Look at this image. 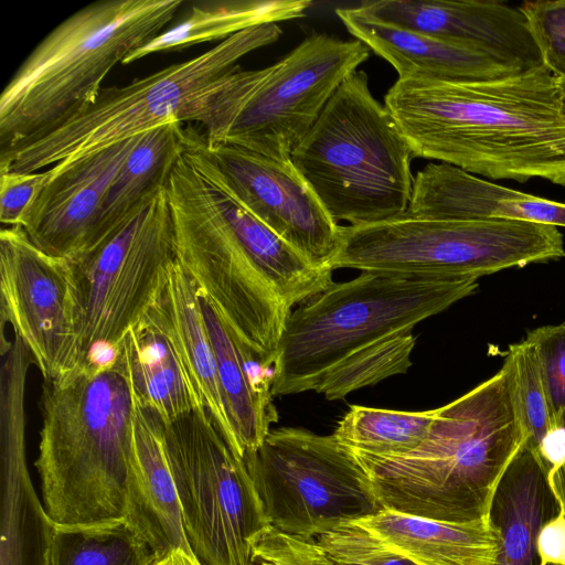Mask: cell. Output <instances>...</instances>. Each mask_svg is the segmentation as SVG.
I'll return each mask as SVG.
<instances>
[{"label": "cell", "mask_w": 565, "mask_h": 565, "mask_svg": "<svg viewBox=\"0 0 565 565\" xmlns=\"http://www.w3.org/2000/svg\"><path fill=\"white\" fill-rule=\"evenodd\" d=\"M385 106L414 157L492 180L565 185V116L544 66L503 78H397Z\"/></svg>", "instance_id": "2"}, {"label": "cell", "mask_w": 565, "mask_h": 565, "mask_svg": "<svg viewBox=\"0 0 565 565\" xmlns=\"http://www.w3.org/2000/svg\"><path fill=\"white\" fill-rule=\"evenodd\" d=\"M182 0H104L76 11L30 53L0 96V156L92 106L109 71L163 32Z\"/></svg>", "instance_id": "5"}, {"label": "cell", "mask_w": 565, "mask_h": 565, "mask_svg": "<svg viewBox=\"0 0 565 565\" xmlns=\"http://www.w3.org/2000/svg\"><path fill=\"white\" fill-rule=\"evenodd\" d=\"M335 13L356 40L395 68L398 78L473 82L524 72L488 53L367 18L355 7Z\"/></svg>", "instance_id": "20"}, {"label": "cell", "mask_w": 565, "mask_h": 565, "mask_svg": "<svg viewBox=\"0 0 565 565\" xmlns=\"http://www.w3.org/2000/svg\"><path fill=\"white\" fill-rule=\"evenodd\" d=\"M185 151L245 253L288 308L301 305L332 282V269L313 264L280 238L232 193L210 157L204 137L188 132Z\"/></svg>", "instance_id": "18"}, {"label": "cell", "mask_w": 565, "mask_h": 565, "mask_svg": "<svg viewBox=\"0 0 565 565\" xmlns=\"http://www.w3.org/2000/svg\"><path fill=\"white\" fill-rule=\"evenodd\" d=\"M511 373L438 407L426 438L396 456L353 454L385 510L450 523L488 518L495 488L523 445Z\"/></svg>", "instance_id": "3"}, {"label": "cell", "mask_w": 565, "mask_h": 565, "mask_svg": "<svg viewBox=\"0 0 565 565\" xmlns=\"http://www.w3.org/2000/svg\"><path fill=\"white\" fill-rule=\"evenodd\" d=\"M355 8L367 18L488 53L524 72L543 65L520 7L494 0H379Z\"/></svg>", "instance_id": "17"}, {"label": "cell", "mask_w": 565, "mask_h": 565, "mask_svg": "<svg viewBox=\"0 0 565 565\" xmlns=\"http://www.w3.org/2000/svg\"><path fill=\"white\" fill-rule=\"evenodd\" d=\"M158 565H160L159 562H158Z\"/></svg>", "instance_id": "41"}, {"label": "cell", "mask_w": 565, "mask_h": 565, "mask_svg": "<svg viewBox=\"0 0 565 565\" xmlns=\"http://www.w3.org/2000/svg\"><path fill=\"white\" fill-rule=\"evenodd\" d=\"M370 56L359 40L312 33L260 70L238 66L202 92L179 121H196L209 147L232 143L290 159L342 82Z\"/></svg>", "instance_id": "6"}, {"label": "cell", "mask_w": 565, "mask_h": 565, "mask_svg": "<svg viewBox=\"0 0 565 565\" xmlns=\"http://www.w3.org/2000/svg\"><path fill=\"white\" fill-rule=\"evenodd\" d=\"M536 349L550 401L559 426L565 414V321L526 333Z\"/></svg>", "instance_id": "35"}, {"label": "cell", "mask_w": 565, "mask_h": 565, "mask_svg": "<svg viewBox=\"0 0 565 565\" xmlns=\"http://www.w3.org/2000/svg\"><path fill=\"white\" fill-rule=\"evenodd\" d=\"M150 316L167 333L201 405L236 456L243 459L218 382L215 354L193 281L175 262Z\"/></svg>", "instance_id": "22"}, {"label": "cell", "mask_w": 565, "mask_h": 565, "mask_svg": "<svg viewBox=\"0 0 565 565\" xmlns=\"http://www.w3.org/2000/svg\"><path fill=\"white\" fill-rule=\"evenodd\" d=\"M177 262L236 340L273 370L291 312L252 263L185 151L167 185Z\"/></svg>", "instance_id": "9"}, {"label": "cell", "mask_w": 565, "mask_h": 565, "mask_svg": "<svg viewBox=\"0 0 565 565\" xmlns=\"http://www.w3.org/2000/svg\"><path fill=\"white\" fill-rule=\"evenodd\" d=\"M205 146L228 189L253 215L313 264L330 268L341 225L291 159L267 157L232 143Z\"/></svg>", "instance_id": "15"}, {"label": "cell", "mask_w": 565, "mask_h": 565, "mask_svg": "<svg viewBox=\"0 0 565 565\" xmlns=\"http://www.w3.org/2000/svg\"><path fill=\"white\" fill-rule=\"evenodd\" d=\"M478 289L477 278L363 271L291 311L271 370L274 396L313 391L328 401L405 374L414 328Z\"/></svg>", "instance_id": "1"}, {"label": "cell", "mask_w": 565, "mask_h": 565, "mask_svg": "<svg viewBox=\"0 0 565 565\" xmlns=\"http://www.w3.org/2000/svg\"><path fill=\"white\" fill-rule=\"evenodd\" d=\"M70 262L84 364L115 355L122 338L159 302L177 262L167 188L99 246Z\"/></svg>", "instance_id": "13"}, {"label": "cell", "mask_w": 565, "mask_h": 565, "mask_svg": "<svg viewBox=\"0 0 565 565\" xmlns=\"http://www.w3.org/2000/svg\"><path fill=\"white\" fill-rule=\"evenodd\" d=\"M557 79V86H558V90H559V96H561V107H562V111L565 116V78L563 79Z\"/></svg>", "instance_id": "40"}, {"label": "cell", "mask_w": 565, "mask_h": 565, "mask_svg": "<svg viewBox=\"0 0 565 565\" xmlns=\"http://www.w3.org/2000/svg\"><path fill=\"white\" fill-rule=\"evenodd\" d=\"M2 323L28 347L44 381L84 364L82 312L72 264L40 249L21 226L0 232Z\"/></svg>", "instance_id": "14"}, {"label": "cell", "mask_w": 565, "mask_h": 565, "mask_svg": "<svg viewBox=\"0 0 565 565\" xmlns=\"http://www.w3.org/2000/svg\"><path fill=\"white\" fill-rule=\"evenodd\" d=\"M413 151L355 71L334 92L290 159L329 215L365 225L407 213Z\"/></svg>", "instance_id": "7"}, {"label": "cell", "mask_w": 565, "mask_h": 565, "mask_svg": "<svg viewBox=\"0 0 565 565\" xmlns=\"http://www.w3.org/2000/svg\"><path fill=\"white\" fill-rule=\"evenodd\" d=\"M114 361L134 394L164 424L203 407L172 342L150 316L122 338Z\"/></svg>", "instance_id": "26"}, {"label": "cell", "mask_w": 565, "mask_h": 565, "mask_svg": "<svg viewBox=\"0 0 565 565\" xmlns=\"http://www.w3.org/2000/svg\"><path fill=\"white\" fill-rule=\"evenodd\" d=\"M184 534L201 565H250L271 526L245 462L204 407L164 424Z\"/></svg>", "instance_id": "11"}, {"label": "cell", "mask_w": 565, "mask_h": 565, "mask_svg": "<svg viewBox=\"0 0 565 565\" xmlns=\"http://www.w3.org/2000/svg\"><path fill=\"white\" fill-rule=\"evenodd\" d=\"M49 178L43 172H0V221L21 226L25 212Z\"/></svg>", "instance_id": "36"}, {"label": "cell", "mask_w": 565, "mask_h": 565, "mask_svg": "<svg viewBox=\"0 0 565 565\" xmlns=\"http://www.w3.org/2000/svg\"><path fill=\"white\" fill-rule=\"evenodd\" d=\"M160 565H201L198 559L182 550H175L159 561Z\"/></svg>", "instance_id": "38"}, {"label": "cell", "mask_w": 565, "mask_h": 565, "mask_svg": "<svg viewBox=\"0 0 565 565\" xmlns=\"http://www.w3.org/2000/svg\"><path fill=\"white\" fill-rule=\"evenodd\" d=\"M565 257L556 226L505 217L448 220L408 213L340 227L332 270L477 278Z\"/></svg>", "instance_id": "8"}, {"label": "cell", "mask_w": 565, "mask_h": 565, "mask_svg": "<svg viewBox=\"0 0 565 565\" xmlns=\"http://www.w3.org/2000/svg\"><path fill=\"white\" fill-rule=\"evenodd\" d=\"M250 565H338L315 537L266 532L252 552Z\"/></svg>", "instance_id": "34"}, {"label": "cell", "mask_w": 565, "mask_h": 565, "mask_svg": "<svg viewBox=\"0 0 565 565\" xmlns=\"http://www.w3.org/2000/svg\"><path fill=\"white\" fill-rule=\"evenodd\" d=\"M338 565H415L355 522L317 537Z\"/></svg>", "instance_id": "32"}, {"label": "cell", "mask_w": 565, "mask_h": 565, "mask_svg": "<svg viewBox=\"0 0 565 565\" xmlns=\"http://www.w3.org/2000/svg\"><path fill=\"white\" fill-rule=\"evenodd\" d=\"M199 297L225 409L244 459L263 444L271 424L277 422L271 373L236 340L215 309Z\"/></svg>", "instance_id": "25"}, {"label": "cell", "mask_w": 565, "mask_h": 565, "mask_svg": "<svg viewBox=\"0 0 565 565\" xmlns=\"http://www.w3.org/2000/svg\"><path fill=\"white\" fill-rule=\"evenodd\" d=\"M243 460L277 531L316 539L383 509L366 471L333 434L270 429Z\"/></svg>", "instance_id": "12"}, {"label": "cell", "mask_w": 565, "mask_h": 565, "mask_svg": "<svg viewBox=\"0 0 565 565\" xmlns=\"http://www.w3.org/2000/svg\"><path fill=\"white\" fill-rule=\"evenodd\" d=\"M559 490L548 482L541 455L525 443L503 472L492 498L489 520L500 531L498 565H540L536 537L559 511Z\"/></svg>", "instance_id": "23"}, {"label": "cell", "mask_w": 565, "mask_h": 565, "mask_svg": "<svg viewBox=\"0 0 565 565\" xmlns=\"http://www.w3.org/2000/svg\"><path fill=\"white\" fill-rule=\"evenodd\" d=\"M141 135L49 169L21 224L40 249L68 260L90 249L105 194Z\"/></svg>", "instance_id": "16"}, {"label": "cell", "mask_w": 565, "mask_h": 565, "mask_svg": "<svg viewBox=\"0 0 565 565\" xmlns=\"http://www.w3.org/2000/svg\"><path fill=\"white\" fill-rule=\"evenodd\" d=\"M543 65L565 78V0L525 1L520 6Z\"/></svg>", "instance_id": "33"}, {"label": "cell", "mask_w": 565, "mask_h": 565, "mask_svg": "<svg viewBox=\"0 0 565 565\" xmlns=\"http://www.w3.org/2000/svg\"><path fill=\"white\" fill-rule=\"evenodd\" d=\"M181 124L170 119L141 135L105 194L89 250L167 188L188 138Z\"/></svg>", "instance_id": "27"}, {"label": "cell", "mask_w": 565, "mask_h": 565, "mask_svg": "<svg viewBox=\"0 0 565 565\" xmlns=\"http://www.w3.org/2000/svg\"><path fill=\"white\" fill-rule=\"evenodd\" d=\"M49 525V565H157L161 559L129 518Z\"/></svg>", "instance_id": "29"}, {"label": "cell", "mask_w": 565, "mask_h": 565, "mask_svg": "<svg viewBox=\"0 0 565 565\" xmlns=\"http://www.w3.org/2000/svg\"><path fill=\"white\" fill-rule=\"evenodd\" d=\"M355 523L415 565H498L501 534L489 516L450 523L382 509Z\"/></svg>", "instance_id": "24"}, {"label": "cell", "mask_w": 565, "mask_h": 565, "mask_svg": "<svg viewBox=\"0 0 565 565\" xmlns=\"http://www.w3.org/2000/svg\"><path fill=\"white\" fill-rule=\"evenodd\" d=\"M504 362L511 373L524 443L539 452L543 440L561 426L550 401L536 349L524 339L509 347Z\"/></svg>", "instance_id": "31"}, {"label": "cell", "mask_w": 565, "mask_h": 565, "mask_svg": "<svg viewBox=\"0 0 565 565\" xmlns=\"http://www.w3.org/2000/svg\"><path fill=\"white\" fill-rule=\"evenodd\" d=\"M129 436V520L160 558L175 550L192 554L169 462L166 426L134 394Z\"/></svg>", "instance_id": "19"}, {"label": "cell", "mask_w": 565, "mask_h": 565, "mask_svg": "<svg viewBox=\"0 0 565 565\" xmlns=\"http://www.w3.org/2000/svg\"><path fill=\"white\" fill-rule=\"evenodd\" d=\"M157 565H158V563H157Z\"/></svg>", "instance_id": "42"}, {"label": "cell", "mask_w": 565, "mask_h": 565, "mask_svg": "<svg viewBox=\"0 0 565 565\" xmlns=\"http://www.w3.org/2000/svg\"><path fill=\"white\" fill-rule=\"evenodd\" d=\"M278 23L243 30L206 52L125 86L103 88L95 103L43 137L0 156V172H38L72 161L177 119L245 55L277 41Z\"/></svg>", "instance_id": "10"}, {"label": "cell", "mask_w": 565, "mask_h": 565, "mask_svg": "<svg viewBox=\"0 0 565 565\" xmlns=\"http://www.w3.org/2000/svg\"><path fill=\"white\" fill-rule=\"evenodd\" d=\"M311 4L309 0L192 2L177 24L138 47L122 64H130L153 53L224 41L248 28L298 19L305 15Z\"/></svg>", "instance_id": "28"}, {"label": "cell", "mask_w": 565, "mask_h": 565, "mask_svg": "<svg viewBox=\"0 0 565 565\" xmlns=\"http://www.w3.org/2000/svg\"><path fill=\"white\" fill-rule=\"evenodd\" d=\"M540 565H565V502L558 513L546 521L536 537Z\"/></svg>", "instance_id": "37"}, {"label": "cell", "mask_w": 565, "mask_h": 565, "mask_svg": "<svg viewBox=\"0 0 565 565\" xmlns=\"http://www.w3.org/2000/svg\"><path fill=\"white\" fill-rule=\"evenodd\" d=\"M407 213L448 220L505 217L565 227V203L505 188L441 162L417 172Z\"/></svg>", "instance_id": "21"}, {"label": "cell", "mask_w": 565, "mask_h": 565, "mask_svg": "<svg viewBox=\"0 0 565 565\" xmlns=\"http://www.w3.org/2000/svg\"><path fill=\"white\" fill-rule=\"evenodd\" d=\"M437 414L438 408L411 412L352 405L333 436L353 454L403 455L423 443Z\"/></svg>", "instance_id": "30"}, {"label": "cell", "mask_w": 565, "mask_h": 565, "mask_svg": "<svg viewBox=\"0 0 565 565\" xmlns=\"http://www.w3.org/2000/svg\"><path fill=\"white\" fill-rule=\"evenodd\" d=\"M562 425L565 426V414L562 418ZM548 482L551 486H556L565 498V459L561 465L548 469Z\"/></svg>", "instance_id": "39"}, {"label": "cell", "mask_w": 565, "mask_h": 565, "mask_svg": "<svg viewBox=\"0 0 565 565\" xmlns=\"http://www.w3.org/2000/svg\"><path fill=\"white\" fill-rule=\"evenodd\" d=\"M40 407L34 466L47 523L128 518L132 396L115 361H92L65 379L44 381Z\"/></svg>", "instance_id": "4"}]
</instances>
